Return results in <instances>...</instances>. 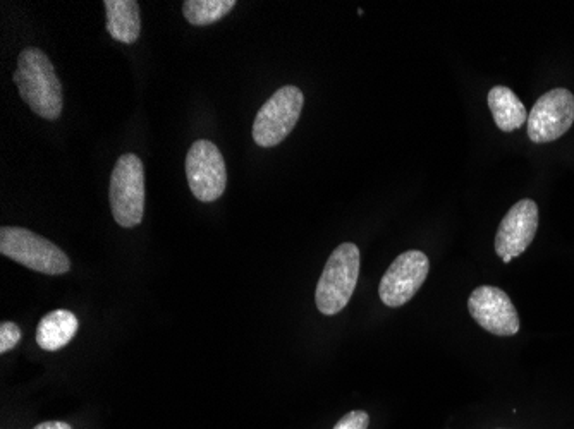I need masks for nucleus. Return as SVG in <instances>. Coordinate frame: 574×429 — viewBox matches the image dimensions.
Wrapping results in <instances>:
<instances>
[{"label":"nucleus","mask_w":574,"mask_h":429,"mask_svg":"<svg viewBox=\"0 0 574 429\" xmlns=\"http://www.w3.org/2000/svg\"><path fill=\"white\" fill-rule=\"evenodd\" d=\"M468 311L478 325L497 337H513L521 321L511 297L494 285H482L471 292Z\"/></svg>","instance_id":"nucleus-9"},{"label":"nucleus","mask_w":574,"mask_h":429,"mask_svg":"<svg viewBox=\"0 0 574 429\" xmlns=\"http://www.w3.org/2000/svg\"><path fill=\"white\" fill-rule=\"evenodd\" d=\"M0 253L43 275H64L71 270L68 254L54 242L23 227L0 229Z\"/></svg>","instance_id":"nucleus-3"},{"label":"nucleus","mask_w":574,"mask_h":429,"mask_svg":"<svg viewBox=\"0 0 574 429\" xmlns=\"http://www.w3.org/2000/svg\"><path fill=\"white\" fill-rule=\"evenodd\" d=\"M528 138L537 145L552 143L574 124V95L566 88L550 90L538 98L528 114Z\"/></svg>","instance_id":"nucleus-8"},{"label":"nucleus","mask_w":574,"mask_h":429,"mask_svg":"<svg viewBox=\"0 0 574 429\" xmlns=\"http://www.w3.org/2000/svg\"><path fill=\"white\" fill-rule=\"evenodd\" d=\"M370 416L365 411H351L337 421L334 429H368Z\"/></svg>","instance_id":"nucleus-16"},{"label":"nucleus","mask_w":574,"mask_h":429,"mask_svg":"<svg viewBox=\"0 0 574 429\" xmlns=\"http://www.w3.org/2000/svg\"><path fill=\"white\" fill-rule=\"evenodd\" d=\"M33 429H73L71 424L64 421H47V423L37 424Z\"/></svg>","instance_id":"nucleus-17"},{"label":"nucleus","mask_w":574,"mask_h":429,"mask_svg":"<svg viewBox=\"0 0 574 429\" xmlns=\"http://www.w3.org/2000/svg\"><path fill=\"white\" fill-rule=\"evenodd\" d=\"M305 105L303 91L296 86H282L263 103L253 122V139L262 148H272L293 133Z\"/></svg>","instance_id":"nucleus-5"},{"label":"nucleus","mask_w":574,"mask_h":429,"mask_svg":"<svg viewBox=\"0 0 574 429\" xmlns=\"http://www.w3.org/2000/svg\"><path fill=\"white\" fill-rule=\"evenodd\" d=\"M489 109L502 133H513L528 122L525 103L507 86H494L489 91Z\"/></svg>","instance_id":"nucleus-13"},{"label":"nucleus","mask_w":574,"mask_h":429,"mask_svg":"<svg viewBox=\"0 0 574 429\" xmlns=\"http://www.w3.org/2000/svg\"><path fill=\"white\" fill-rule=\"evenodd\" d=\"M19 97L38 117L57 121L64 107L62 85L54 66L40 49H26L19 54L18 69L13 74Z\"/></svg>","instance_id":"nucleus-1"},{"label":"nucleus","mask_w":574,"mask_h":429,"mask_svg":"<svg viewBox=\"0 0 574 429\" xmlns=\"http://www.w3.org/2000/svg\"><path fill=\"white\" fill-rule=\"evenodd\" d=\"M21 340V328L13 321H4L0 325V354L13 351Z\"/></svg>","instance_id":"nucleus-15"},{"label":"nucleus","mask_w":574,"mask_h":429,"mask_svg":"<svg viewBox=\"0 0 574 429\" xmlns=\"http://www.w3.org/2000/svg\"><path fill=\"white\" fill-rule=\"evenodd\" d=\"M360 265V249L353 242H344L330 254L315 291V303L322 315H337L348 306L360 277Z\"/></svg>","instance_id":"nucleus-2"},{"label":"nucleus","mask_w":574,"mask_h":429,"mask_svg":"<svg viewBox=\"0 0 574 429\" xmlns=\"http://www.w3.org/2000/svg\"><path fill=\"white\" fill-rule=\"evenodd\" d=\"M186 177L196 200L212 203L219 200L227 186V170L219 148L208 141L198 139L186 157Z\"/></svg>","instance_id":"nucleus-6"},{"label":"nucleus","mask_w":574,"mask_h":429,"mask_svg":"<svg viewBox=\"0 0 574 429\" xmlns=\"http://www.w3.org/2000/svg\"><path fill=\"white\" fill-rule=\"evenodd\" d=\"M109 201L117 225L133 229L141 224L145 215V169L135 153H126L114 165Z\"/></svg>","instance_id":"nucleus-4"},{"label":"nucleus","mask_w":574,"mask_h":429,"mask_svg":"<svg viewBox=\"0 0 574 429\" xmlns=\"http://www.w3.org/2000/svg\"><path fill=\"white\" fill-rule=\"evenodd\" d=\"M236 6V0H186L184 18L193 26L214 25Z\"/></svg>","instance_id":"nucleus-14"},{"label":"nucleus","mask_w":574,"mask_h":429,"mask_svg":"<svg viewBox=\"0 0 574 429\" xmlns=\"http://www.w3.org/2000/svg\"><path fill=\"white\" fill-rule=\"evenodd\" d=\"M538 229V206L533 200H521L502 218L495 234V253L504 263L513 261L530 248Z\"/></svg>","instance_id":"nucleus-10"},{"label":"nucleus","mask_w":574,"mask_h":429,"mask_svg":"<svg viewBox=\"0 0 574 429\" xmlns=\"http://www.w3.org/2000/svg\"><path fill=\"white\" fill-rule=\"evenodd\" d=\"M428 272L430 261L427 254L416 249L399 254L380 280V301L387 308H401L410 303L425 284Z\"/></svg>","instance_id":"nucleus-7"},{"label":"nucleus","mask_w":574,"mask_h":429,"mask_svg":"<svg viewBox=\"0 0 574 429\" xmlns=\"http://www.w3.org/2000/svg\"><path fill=\"white\" fill-rule=\"evenodd\" d=\"M107 31L116 42L131 45L140 38V4L136 0H105Z\"/></svg>","instance_id":"nucleus-12"},{"label":"nucleus","mask_w":574,"mask_h":429,"mask_svg":"<svg viewBox=\"0 0 574 429\" xmlns=\"http://www.w3.org/2000/svg\"><path fill=\"white\" fill-rule=\"evenodd\" d=\"M80 330V321L68 309H55L38 321L37 344L43 351H61Z\"/></svg>","instance_id":"nucleus-11"}]
</instances>
